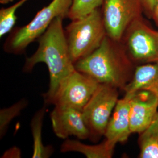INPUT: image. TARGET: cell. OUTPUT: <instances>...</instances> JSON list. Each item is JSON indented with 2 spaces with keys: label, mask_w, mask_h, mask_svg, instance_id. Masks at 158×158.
Instances as JSON below:
<instances>
[{
  "label": "cell",
  "mask_w": 158,
  "mask_h": 158,
  "mask_svg": "<svg viewBox=\"0 0 158 158\" xmlns=\"http://www.w3.org/2000/svg\"><path fill=\"white\" fill-rule=\"evenodd\" d=\"M64 19L62 17L55 18L38 40L37 50L26 58L23 68L25 72H29L38 63L46 64L49 74V89L44 95L46 105L54 96L60 81L76 70L63 26Z\"/></svg>",
  "instance_id": "1"
},
{
  "label": "cell",
  "mask_w": 158,
  "mask_h": 158,
  "mask_svg": "<svg viewBox=\"0 0 158 158\" xmlns=\"http://www.w3.org/2000/svg\"><path fill=\"white\" fill-rule=\"evenodd\" d=\"M75 69L99 84L124 90L132 78L136 66L121 43L108 37L90 55L75 63Z\"/></svg>",
  "instance_id": "2"
},
{
  "label": "cell",
  "mask_w": 158,
  "mask_h": 158,
  "mask_svg": "<svg viewBox=\"0 0 158 158\" xmlns=\"http://www.w3.org/2000/svg\"><path fill=\"white\" fill-rule=\"evenodd\" d=\"M64 29L68 48L74 64L96 51L107 36L101 6L72 21Z\"/></svg>",
  "instance_id": "3"
},
{
  "label": "cell",
  "mask_w": 158,
  "mask_h": 158,
  "mask_svg": "<svg viewBox=\"0 0 158 158\" xmlns=\"http://www.w3.org/2000/svg\"><path fill=\"white\" fill-rule=\"evenodd\" d=\"M73 0H52L38 12L31 22L14 28L4 45V51L20 55L25 52L29 44L38 40L56 17L68 18Z\"/></svg>",
  "instance_id": "4"
},
{
  "label": "cell",
  "mask_w": 158,
  "mask_h": 158,
  "mask_svg": "<svg viewBox=\"0 0 158 158\" xmlns=\"http://www.w3.org/2000/svg\"><path fill=\"white\" fill-rule=\"evenodd\" d=\"M120 42L132 62L138 65L158 62V31L143 15L130 23Z\"/></svg>",
  "instance_id": "5"
},
{
  "label": "cell",
  "mask_w": 158,
  "mask_h": 158,
  "mask_svg": "<svg viewBox=\"0 0 158 158\" xmlns=\"http://www.w3.org/2000/svg\"><path fill=\"white\" fill-rule=\"evenodd\" d=\"M118 89L99 84L82 110L85 123L90 132L91 140L97 141L104 135L108 123L118 101Z\"/></svg>",
  "instance_id": "6"
},
{
  "label": "cell",
  "mask_w": 158,
  "mask_h": 158,
  "mask_svg": "<svg viewBox=\"0 0 158 158\" xmlns=\"http://www.w3.org/2000/svg\"><path fill=\"white\" fill-rule=\"evenodd\" d=\"M98 85L94 79L76 69L60 81L48 104L82 111Z\"/></svg>",
  "instance_id": "7"
},
{
  "label": "cell",
  "mask_w": 158,
  "mask_h": 158,
  "mask_svg": "<svg viewBox=\"0 0 158 158\" xmlns=\"http://www.w3.org/2000/svg\"><path fill=\"white\" fill-rule=\"evenodd\" d=\"M101 8L107 35L119 42L130 23L143 14L141 0H103Z\"/></svg>",
  "instance_id": "8"
},
{
  "label": "cell",
  "mask_w": 158,
  "mask_h": 158,
  "mask_svg": "<svg viewBox=\"0 0 158 158\" xmlns=\"http://www.w3.org/2000/svg\"><path fill=\"white\" fill-rule=\"evenodd\" d=\"M51 119L53 132L59 138L66 139L70 136L79 139L90 138V132L81 110L55 106L51 113Z\"/></svg>",
  "instance_id": "9"
},
{
  "label": "cell",
  "mask_w": 158,
  "mask_h": 158,
  "mask_svg": "<svg viewBox=\"0 0 158 158\" xmlns=\"http://www.w3.org/2000/svg\"><path fill=\"white\" fill-rule=\"evenodd\" d=\"M130 98V122L132 134H140L151 124L158 113V96L141 91Z\"/></svg>",
  "instance_id": "10"
},
{
  "label": "cell",
  "mask_w": 158,
  "mask_h": 158,
  "mask_svg": "<svg viewBox=\"0 0 158 158\" xmlns=\"http://www.w3.org/2000/svg\"><path fill=\"white\" fill-rule=\"evenodd\" d=\"M130 98L124 96L119 99L109 120L104 134L105 141L115 149L118 143H125L132 134L130 122Z\"/></svg>",
  "instance_id": "11"
},
{
  "label": "cell",
  "mask_w": 158,
  "mask_h": 158,
  "mask_svg": "<svg viewBox=\"0 0 158 158\" xmlns=\"http://www.w3.org/2000/svg\"><path fill=\"white\" fill-rule=\"evenodd\" d=\"M123 91L127 97L141 91L158 96V62L136 66L132 78Z\"/></svg>",
  "instance_id": "12"
},
{
  "label": "cell",
  "mask_w": 158,
  "mask_h": 158,
  "mask_svg": "<svg viewBox=\"0 0 158 158\" xmlns=\"http://www.w3.org/2000/svg\"><path fill=\"white\" fill-rule=\"evenodd\" d=\"M60 151L81 153L88 158H111L114 149L109 147L105 140L97 145H87L78 140L68 138L62 144Z\"/></svg>",
  "instance_id": "13"
},
{
  "label": "cell",
  "mask_w": 158,
  "mask_h": 158,
  "mask_svg": "<svg viewBox=\"0 0 158 158\" xmlns=\"http://www.w3.org/2000/svg\"><path fill=\"white\" fill-rule=\"evenodd\" d=\"M139 158H158V111L151 124L139 134Z\"/></svg>",
  "instance_id": "14"
},
{
  "label": "cell",
  "mask_w": 158,
  "mask_h": 158,
  "mask_svg": "<svg viewBox=\"0 0 158 158\" xmlns=\"http://www.w3.org/2000/svg\"><path fill=\"white\" fill-rule=\"evenodd\" d=\"M45 114V107L40 108L34 114L31 122V128L34 141L32 158H49L54 151L53 147L45 146L42 142V129Z\"/></svg>",
  "instance_id": "15"
},
{
  "label": "cell",
  "mask_w": 158,
  "mask_h": 158,
  "mask_svg": "<svg viewBox=\"0 0 158 158\" xmlns=\"http://www.w3.org/2000/svg\"><path fill=\"white\" fill-rule=\"evenodd\" d=\"M28 104L26 99H21L9 107L0 110V137L3 138L12 120L20 115Z\"/></svg>",
  "instance_id": "16"
},
{
  "label": "cell",
  "mask_w": 158,
  "mask_h": 158,
  "mask_svg": "<svg viewBox=\"0 0 158 158\" xmlns=\"http://www.w3.org/2000/svg\"><path fill=\"white\" fill-rule=\"evenodd\" d=\"M28 0H20L14 5L0 10V37L11 32L17 20L15 12Z\"/></svg>",
  "instance_id": "17"
},
{
  "label": "cell",
  "mask_w": 158,
  "mask_h": 158,
  "mask_svg": "<svg viewBox=\"0 0 158 158\" xmlns=\"http://www.w3.org/2000/svg\"><path fill=\"white\" fill-rule=\"evenodd\" d=\"M103 0H73L68 14L71 21L84 17L98 7L102 6Z\"/></svg>",
  "instance_id": "18"
},
{
  "label": "cell",
  "mask_w": 158,
  "mask_h": 158,
  "mask_svg": "<svg viewBox=\"0 0 158 158\" xmlns=\"http://www.w3.org/2000/svg\"><path fill=\"white\" fill-rule=\"evenodd\" d=\"M143 14L149 19L152 18L154 0H141Z\"/></svg>",
  "instance_id": "19"
},
{
  "label": "cell",
  "mask_w": 158,
  "mask_h": 158,
  "mask_svg": "<svg viewBox=\"0 0 158 158\" xmlns=\"http://www.w3.org/2000/svg\"><path fill=\"white\" fill-rule=\"evenodd\" d=\"M21 157V152L20 149L16 147H12L6 151L1 158H19Z\"/></svg>",
  "instance_id": "20"
},
{
  "label": "cell",
  "mask_w": 158,
  "mask_h": 158,
  "mask_svg": "<svg viewBox=\"0 0 158 158\" xmlns=\"http://www.w3.org/2000/svg\"><path fill=\"white\" fill-rule=\"evenodd\" d=\"M158 27V0H154L152 18Z\"/></svg>",
  "instance_id": "21"
},
{
  "label": "cell",
  "mask_w": 158,
  "mask_h": 158,
  "mask_svg": "<svg viewBox=\"0 0 158 158\" xmlns=\"http://www.w3.org/2000/svg\"><path fill=\"white\" fill-rule=\"evenodd\" d=\"M13 1L14 0H0V3L1 4H8V3L11 2Z\"/></svg>",
  "instance_id": "22"
}]
</instances>
